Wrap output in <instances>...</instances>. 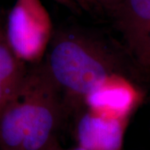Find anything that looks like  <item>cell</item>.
I'll list each match as a JSON object with an SVG mask.
<instances>
[{"label":"cell","instance_id":"obj_1","mask_svg":"<svg viewBox=\"0 0 150 150\" xmlns=\"http://www.w3.org/2000/svg\"><path fill=\"white\" fill-rule=\"evenodd\" d=\"M28 69L15 96L0 111V150H47L65 113L43 62Z\"/></svg>","mask_w":150,"mask_h":150},{"label":"cell","instance_id":"obj_2","mask_svg":"<svg viewBox=\"0 0 150 150\" xmlns=\"http://www.w3.org/2000/svg\"><path fill=\"white\" fill-rule=\"evenodd\" d=\"M43 62L60 92L65 112L75 114L98 83L112 74H123L118 55L107 43L78 29L54 33Z\"/></svg>","mask_w":150,"mask_h":150},{"label":"cell","instance_id":"obj_3","mask_svg":"<svg viewBox=\"0 0 150 150\" xmlns=\"http://www.w3.org/2000/svg\"><path fill=\"white\" fill-rule=\"evenodd\" d=\"M4 29L7 43L25 64L42 62L53 37V24L41 0H16Z\"/></svg>","mask_w":150,"mask_h":150},{"label":"cell","instance_id":"obj_4","mask_svg":"<svg viewBox=\"0 0 150 150\" xmlns=\"http://www.w3.org/2000/svg\"><path fill=\"white\" fill-rule=\"evenodd\" d=\"M143 101V93L123 74L98 83L83 100V108L103 118L129 121Z\"/></svg>","mask_w":150,"mask_h":150},{"label":"cell","instance_id":"obj_5","mask_svg":"<svg viewBox=\"0 0 150 150\" xmlns=\"http://www.w3.org/2000/svg\"><path fill=\"white\" fill-rule=\"evenodd\" d=\"M111 16L132 59L150 69V0H123Z\"/></svg>","mask_w":150,"mask_h":150},{"label":"cell","instance_id":"obj_6","mask_svg":"<svg viewBox=\"0 0 150 150\" xmlns=\"http://www.w3.org/2000/svg\"><path fill=\"white\" fill-rule=\"evenodd\" d=\"M129 121L103 118L83 108L76 113L75 139L87 150H121Z\"/></svg>","mask_w":150,"mask_h":150},{"label":"cell","instance_id":"obj_7","mask_svg":"<svg viewBox=\"0 0 150 150\" xmlns=\"http://www.w3.org/2000/svg\"><path fill=\"white\" fill-rule=\"evenodd\" d=\"M28 69V65L12 51L0 24V111L20 88Z\"/></svg>","mask_w":150,"mask_h":150},{"label":"cell","instance_id":"obj_8","mask_svg":"<svg viewBox=\"0 0 150 150\" xmlns=\"http://www.w3.org/2000/svg\"><path fill=\"white\" fill-rule=\"evenodd\" d=\"M77 10H83L95 16L112 15L123 0H70Z\"/></svg>","mask_w":150,"mask_h":150},{"label":"cell","instance_id":"obj_9","mask_svg":"<svg viewBox=\"0 0 150 150\" xmlns=\"http://www.w3.org/2000/svg\"><path fill=\"white\" fill-rule=\"evenodd\" d=\"M47 150H87V149H83V148H81V147H79V146H77V147L73 148V149H64V148H62V147H61V145L59 144V142H58L57 139H56L55 141H54V142L52 143V144L48 147V149Z\"/></svg>","mask_w":150,"mask_h":150},{"label":"cell","instance_id":"obj_10","mask_svg":"<svg viewBox=\"0 0 150 150\" xmlns=\"http://www.w3.org/2000/svg\"><path fill=\"white\" fill-rule=\"evenodd\" d=\"M53 1L58 3L59 4H61V5L65 6V7L69 8L70 9H73V10L75 9V10H77V8H75V6L73 4V3L70 0H53Z\"/></svg>","mask_w":150,"mask_h":150}]
</instances>
